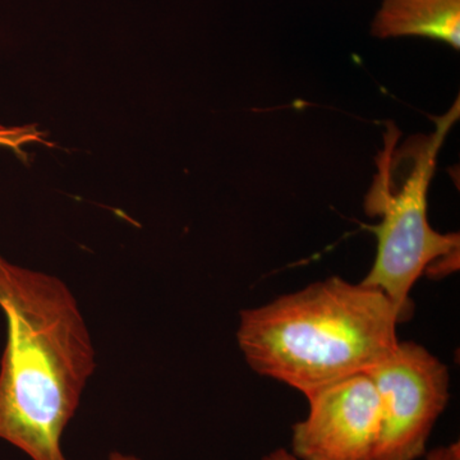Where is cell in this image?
Instances as JSON below:
<instances>
[{
    "mask_svg": "<svg viewBox=\"0 0 460 460\" xmlns=\"http://www.w3.org/2000/svg\"><path fill=\"white\" fill-rule=\"evenodd\" d=\"M452 460H460V444H459V441H456V447H454V453H453Z\"/></svg>",
    "mask_w": 460,
    "mask_h": 460,
    "instance_id": "obj_10",
    "label": "cell"
},
{
    "mask_svg": "<svg viewBox=\"0 0 460 460\" xmlns=\"http://www.w3.org/2000/svg\"><path fill=\"white\" fill-rule=\"evenodd\" d=\"M456 443L447 445V447H440L438 449L431 450L426 454V460H452L454 447ZM261 460H298L293 456L289 450L280 447V449L272 450V452L262 456Z\"/></svg>",
    "mask_w": 460,
    "mask_h": 460,
    "instance_id": "obj_7",
    "label": "cell"
},
{
    "mask_svg": "<svg viewBox=\"0 0 460 460\" xmlns=\"http://www.w3.org/2000/svg\"><path fill=\"white\" fill-rule=\"evenodd\" d=\"M377 39L425 38L460 49V0H383L371 27Z\"/></svg>",
    "mask_w": 460,
    "mask_h": 460,
    "instance_id": "obj_6",
    "label": "cell"
},
{
    "mask_svg": "<svg viewBox=\"0 0 460 460\" xmlns=\"http://www.w3.org/2000/svg\"><path fill=\"white\" fill-rule=\"evenodd\" d=\"M381 402L376 460H419L449 402V371L422 345L404 341L367 371Z\"/></svg>",
    "mask_w": 460,
    "mask_h": 460,
    "instance_id": "obj_4",
    "label": "cell"
},
{
    "mask_svg": "<svg viewBox=\"0 0 460 460\" xmlns=\"http://www.w3.org/2000/svg\"><path fill=\"white\" fill-rule=\"evenodd\" d=\"M459 100L436 118L431 135H416L401 142L395 124L387 123L384 147L376 156L377 172L365 199L377 252L363 286L376 288L390 299L401 321L411 316V288L425 272L447 275L459 266L458 233L438 232L429 222V187L436 159L447 133L459 118Z\"/></svg>",
    "mask_w": 460,
    "mask_h": 460,
    "instance_id": "obj_3",
    "label": "cell"
},
{
    "mask_svg": "<svg viewBox=\"0 0 460 460\" xmlns=\"http://www.w3.org/2000/svg\"><path fill=\"white\" fill-rule=\"evenodd\" d=\"M399 323L381 290L332 277L242 311L237 341L253 371L307 396L386 359Z\"/></svg>",
    "mask_w": 460,
    "mask_h": 460,
    "instance_id": "obj_2",
    "label": "cell"
},
{
    "mask_svg": "<svg viewBox=\"0 0 460 460\" xmlns=\"http://www.w3.org/2000/svg\"><path fill=\"white\" fill-rule=\"evenodd\" d=\"M308 413L292 428L298 460H376L381 402L367 372L320 387L305 396Z\"/></svg>",
    "mask_w": 460,
    "mask_h": 460,
    "instance_id": "obj_5",
    "label": "cell"
},
{
    "mask_svg": "<svg viewBox=\"0 0 460 460\" xmlns=\"http://www.w3.org/2000/svg\"><path fill=\"white\" fill-rule=\"evenodd\" d=\"M107 460H144L138 458V456H133V454L118 452V450H114L108 456Z\"/></svg>",
    "mask_w": 460,
    "mask_h": 460,
    "instance_id": "obj_9",
    "label": "cell"
},
{
    "mask_svg": "<svg viewBox=\"0 0 460 460\" xmlns=\"http://www.w3.org/2000/svg\"><path fill=\"white\" fill-rule=\"evenodd\" d=\"M22 141V131L21 129H9L0 127V145L16 146L18 142Z\"/></svg>",
    "mask_w": 460,
    "mask_h": 460,
    "instance_id": "obj_8",
    "label": "cell"
},
{
    "mask_svg": "<svg viewBox=\"0 0 460 460\" xmlns=\"http://www.w3.org/2000/svg\"><path fill=\"white\" fill-rule=\"evenodd\" d=\"M0 440L31 460H69L63 435L96 368L77 299L65 281L0 255Z\"/></svg>",
    "mask_w": 460,
    "mask_h": 460,
    "instance_id": "obj_1",
    "label": "cell"
}]
</instances>
